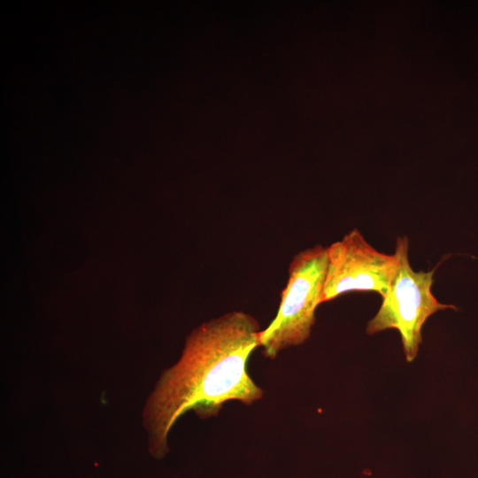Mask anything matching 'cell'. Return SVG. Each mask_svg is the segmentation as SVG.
Masks as SVG:
<instances>
[{
  "instance_id": "obj_2",
  "label": "cell",
  "mask_w": 478,
  "mask_h": 478,
  "mask_svg": "<svg viewBox=\"0 0 478 478\" xmlns=\"http://www.w3.org/2000/svg\"><path fill=\"white\" fill-rule=\"evenodd\" d=\"M328 262V247L320 244L293 257L276 316L259 334V347L266 357L274 358L281 351L310 337L315 310L321 304Z\"/></svg>"
},
{
  "instance_id": "obj_4",
  "label": "cell",
  "mask_w": 478,
  "mask_h": 478,
  "mask_svg": "<svg viewBox=\"0 0 478 478\" xmlns=\"http://www.w3.org/2000/svg\"><path fill=\"white\" fill-rule=\"evenodd\" d=\"M328 269L321 303L350 291H374L383 297L397 256L375 250L356 228L328 247Z\"/></svg>"
},
{
  "instance_id": "obj_1",
  "label": "cell",
  "mask_w": 478,
  "mask_h": 478,
  "mask_svg": "<svg viewBox=\"0 0 478 478\" xmlns=\"http://www.w3.org/2000/svg\"><path fill=\"white\" fill-rule=\"evenodd\" d=\"M260 331L253 316L233 311L190 333L180 359L161 374L144 408L152 455L167 452L169 432L185 412L206 419L216 416L227 401L251 405L262 397L247 371Z\"/></svg>"
},
{
  "instance_id": "obj_3",
  "label": "cell",
  "mask_w": 478,
  "mask_h": 478,
  "mask_svg": "<svg viewBox=\"0 0 478 478\" xmlns=\"http://www.w3.org/2000/svg\"><path fill=\"white\" fill-rule=\"evenodd\" d=\"M408 250V239L397 237L395 273L377 313L367 322L366 333L397 329L405 358L412 362L418 354L421 328L428 318L438 311L457 307L442 304L434 297L431 288L435 269L415 272L409 263Z\"/></svg>"
}]
</instances>
